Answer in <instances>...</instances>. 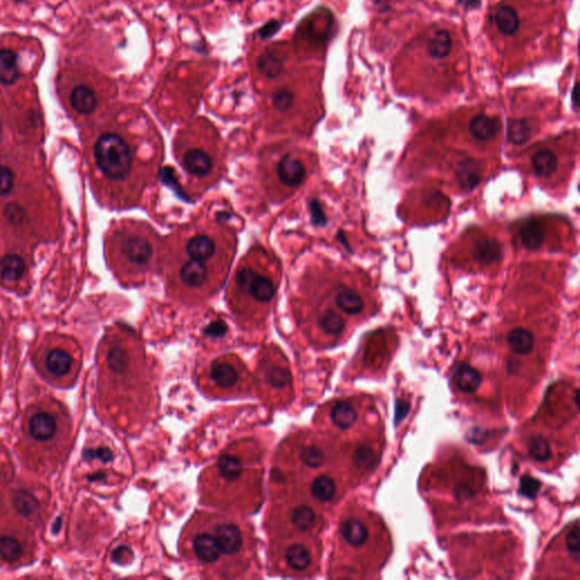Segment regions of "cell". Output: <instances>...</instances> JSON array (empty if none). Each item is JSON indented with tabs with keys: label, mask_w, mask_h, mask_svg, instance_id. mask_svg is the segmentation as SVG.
Segmentation results:
<instances>
[{
	"label": "cell",
	"mask_w": 580,
	"mask_h": 580,
	"mask_svg": "<svg viewBox=\"0 0 580 580\" xmlns=\"http://www.w3.org/2000/svg\"><path fill=\"white\" fill-rule=\"evenodd\" d=\"M501 252L502 250L498 242L482 239L475 246L474 257L483 264H492L500 259Z\"/></svg>",
	"instance_id": "4dcf8cb0"
},
{
	"label": "cell",
	"mask_w": 580,
	"mask_h": 580,
	"mask_svg": "<svg viewBox=\"0 0 580 580\" xmlns=\"http://www.w3.org/2000/svg\"><path fill=\"white\" fill-rule=\"evenodd\" d=\"M262 169L269 196L274 201H283L305 183L311 170V160L299 149L280 147L267 154Z\"/></svg>",
	"instance_id": "8992f818"
},
{
	"label": "cell",
	"mask_w": 580,
	"mask_h": 580,
	"mask_svg": "<svg viewBox=\"0 0 580 580\" xmlns=\"http://www.w3.org/2000/svg\"><path fill=\"white\" fill-rule=\"evenodd\" d=\"M353 461L360 471H371L377 464V456L371 448L362 445L353 451Z\"/></svg>",
	"instance_id": "d590c367"
},
{
	"label": "cell",
	"mask_w": 580,
	"mask_h": 580,
	"mask_svg": "<svg viewBox=\"0 0 580 580\" xmlns=\"http://www.w3.org/2000/svg\"><path fill=\"white\" fill-rule=\"evenodd\" d=\"M427 53L432 58L445 59L452 50V38L447 29L436 31L432 38L427 42Z\"/></svg>",
	"instance_id": "f1b7e54d"
},
{
	"label": "cell",
	"mask_w": 580,
	"mask_h": 580,
	"mask_svg": "<svg viewBox=\"0 0 580 580\" xmlns=\"http://www.w3.org/2000/svg\"><path fill=\"white\" fill-rule=\"evenodd\" d=\"M280 281V267L261 246L252 248L234 272L228 288V303L239 320L257 323L267 318Z\"/></svg>",
	"instance_id": "3957f363"
},
{
	"label": "cell",
	"mask_w": 580,
	"mask_h": 580,
	"mask_svg": "<svg viewBox=\"0 0 580 580\" xmlns=\"http://www.w3.org/2000/svg\"><path fill=\"white\" fill-rule=\"evenodd\" d=\"M494 21L499 31L507 36H513L520 25L518 14L513 7L508 5H500L495 9Z\"/></svg>",
	"instance_id": "7402d4cb"
},
{
	"label": "cell",
	"mask_w": 580,
	"mask_h": 580,
	"mask_svg": "<svg viewBox=\"0 0 580 580\" xmlns=\"http://www.w3.org/2000/svg\"><path fill=\"white\" fill-rule=\"evenodd\" d=\"M12 504L20 517L29 522H38L41 513V504L34 493L27 490H16L12 494Z\"/></svg>",
	"instance_id": "9a60e30c"
},
{
	"label": "cell",
	"mask_w": 580,
	"mask_h": 580,
	"mask_svg": "<svg viewBox=\"0 0 580 580\" xmlns=\"http://www.w3.org/2000/svg\"><path fill=\"white\" fill-rule=\"evenodd\" d=\"M20 79L18 58L14 51L0 49V83L5 86L14 84Z\"/></svg>",
	"instance_id": "4316f807"
},
{
	"label": "cell",
	"mask_w": 580,
	"mask_h": 580,
	"mask_svg": "<svg viewBox=\"0 0 580 580\" xmlns=\"http://www.w3.org/2000/svg\"><path fill=\"white\" fill-rule=\"evenodd\" d=\"M112 257L125 279L142 283L159 263V236L144 221H125L112 236Z\"/></svg>",
	"instance_id": "277c9868"
},
{
	"label": "cell",
	"mask_w": 580,
	"mask_h": 580,
	"mask_svg": "<svg viewBox=\"0 0 580 580\" xmlns=\"http://www.w3.org/2000/svg\"><path fill=\"white\" fill-rule=\"evenodd\" d=\"M25 262L16 254L6 255L0 259V279L5 283H15L23 277Z\"/></svg>",
	"instance_id": "484cf974"
},
{
	"label": "cell",
	"mask_w": 580,
	"mask_h": 580,
	"mask_svg": "<svg viewBox=\"0 0 580 580\" xmlns=\"http://www.w3.org/2000/svg\"><path fill=\"white\" fill-rule=\"evenodd\" d=\"M130 552L128 548H119L116 550L115 553H114V560H115L116 562L121 563L124 562L125 560H126L127 557H130Z\"/></svg>",
	"instance_id": "ee69618b"
},
{
	"label": "cell",
	"mask_w": 580,
	"mask_h": 580,
	"mask_svg": "<svg viewBox=\"0 0 580 580\" xmlns=\"http://www.w3.org/2000/svg\"><path fill=\"white\" fill-rule=\"evenodd\" d=\"M166 276L171 294L201 301L224 283L235 254L236 238L218 224H198L178 231L169 244Z\"/></svg>",
	"instance_id": "6da1fadb"
},
{
	"label": "cell",
	"mask_w": 580,
	"mask_h": 580,
	"mask_svg": "<svg viewBox=\"0 0 580 580\" xmlns=\"http://www.w3.org/2000/svg\"><path fill=\"white\" fill-rule=\"evenodd\" d=\"M84 459L92 461V460H100L101 463H110L114 459L112 451L106 445H99L95 448H90L84 452Z\"/></svg>",
	"instance_id": "60d3db41"
},
{
	"label": "cell",
	"mask_w": 580,
	"mask_h": 580,
	"mask_svg": "<svg viewBox=\"0 0 580 580\" xmlns=\"http://www.w3.org/2000/svg\"><path fill=\"white\" fill-rule=\"evenodd\" d=\"M316 322L318 330L331 338L342 336V333L345 331V318L340 313H338V311L330 309V307L323 309L322 311L318 309L316 313Z\"/></svg>",
	"instance_id": "2e32d148"
},
{
	"label": "cell",
	"mask_w": 580,
	"mask_h": 580,
	"mask_svg": "<svg viewBox=\"0 0 580 580\" xmlns=\"http://www.w3.org/2000/svg\"><path fill=\"white\" fill-rule=\"evenodd\" d=\"M339 530L342 539L353 548H360L367 541V528L358 519H347L342 522Z\"/></svg>",
	"instance_id": "d6986e66"
},
{
	"label": "cell",
	"mask_w": 580,
	"mask_h": 580,
	"mask_svg": "<svg viewBox=\"0 0 580 580\" xmlns=\"http://www.w3.org/2000/svg\"><path fill=\"white\" fill-rule=\"evenodd\" d=\"M71 104L74 110L81 115H90L97 108V97L91 88L79 86L72 92Z\"/></svg>",
	"instance_id": "ffe728a7"
},
{
	"label": "cell",
	"mask_w": 580,
	"mask_h": 580,
	"mask_svg": "<svg viewBox=\"0 0 580 580\" xmlns=\"http://www.w3.org/2000/svg\"><path fill=\"white\" fill-rule=\"evenodd\" d=\"M15 176L12 169L0 165V196H6L14 187Z\"/></svg>",
	"instance_id": "b9f144b4"
},
{
	"label": "cell",
	"mask_w": 580,
	"mask_h": 580,
	"mask_svg": "<svg viewBox=\"0 0 580 580\" xmlns=\"http://www.w3.org/2000/svg\"><path fill=\"white\" fill-rule=\"evenodd\" d=\"M25 550L20 539L11 535L0 537V560L3 562L16 563L23 559Z\"/></svg>",
	"instance_id": "f546056e"
},
{
	"label": "cell",
	"mask_w": 580,
	"mask_h": 580,
	"mask_svg": "<svg viewBox=\"0 0 580 580\" xmlns=\"http://www.w3.org/2000/svg\"><path fill=\"white\" fill-rule=\"evenodd\" d=\"M330 419L335 426L339 430L351 429L357 419V412L355 407L348 401H338L331 407Z\"/></svg>",
	"instance_id": "cb8c5ba5"
},
{
	"label": "cell",
	"mask_w": 580,
	"mask_h": 580,
	"mask_svg": "<svg viewBox=\"0 0 580 580\" xmlns=\"http://www.w3.org/2000/svg\"><path fill=\"white\" fill-rule=\"evenodd\" d=\"M528 452L539 463H545L551 458V448L542 436H532L527 442Z\"/></svg>",
	"instance_id": "e575fe53"
},
{
	"label": "cell",
	"mask_w": 580,
	"mask_h": 580,
	"mask_svg": "<svg viewBox=\"0 0 580 580\" xmlns=\"http://www.w3.org/2000/svg\"><path fill=\"white\" fill-rule=\"evenodd\" d=\"M333 304L338 311L347 316H357L363 312L365 302L362 295L349 286L339 285L331 292Z\"/></svg>",
	"instance_id": "4fadbf2b"
},
{
	"label": "cell",
	"mask_w": 580,
	"mask_h": 580,
	"mask_svg": "<svg viewBox=\"0 0 580 580\" xmlns=\"http://www.w3.org/2000/svg\"><path fill=\"white\" fill-rule=\"evenodd\" d=\"M227 331V325L224 322H213L210 324L208 329L205 330L206 335L211 337V338H221L224 336V333Z\"/></svg>",
	"instance_id": "7bdbcfd3"
},
{
	"label": "cell",
	"mask_w": 580,
	"mask_h": 580,
	"mask_svg": "<svg viewBox=\"0 0 580 580\" xmlns=\"http://www.w3.org/2000/svg\"><path fill=\"white\" fill-rule=\"evenodd\" d=\"M508 346L518 355H527L533 351L535 338L533 333L524 328H515L507 336Z\"/></svg>",
	"instance_id": "d4e9b609"
},
{
	"label": "cell",
	"mask_w": 580,
	"mask_h": 580,
	"mask_svg": "<svg viewBox=\"0 0 580 580\" xmlns=\"http://www.w3.org/2000/svg\"><path fill=\"white\" fill-rule=\"evenodd\" d=\"M566 546L568 550V553L572 559H574V562H579L580 560V532L579 526L576 525L568 534L566 537Z\"/></svg>",
	"instance_id": "ab89813d"
},
{
	"label": "cell",
	"mask_w": 580,
	"mask_h": 580,
	"mask_svg": "<svg viewBox=\"0 0 580 580\" xmlns=\"http://www.w3.org/2000/svg\"><path fill=\"white\" fill-rule=\"evenodd\" d=\"M246 377L244 366L234 357H221L210 366L209 379L213 389L224 393H233L242 389Z\"/></svg>",
	"instance_id": "9c48e42d"
},
{
	"label": "cell",
	"mask_w": 580,
	"mask_h": 580,
	"mask_svg": "<svg viewBox=\"0 0 580 580\" xmlns=\"http://www.w3.org/2000/svg\"><path fill=\"white\" fill-rule=\"evenodd\" d=\"M257 67L259 72L264 74L265 76H268L269 79H274L279 75L280 72L283 71V64L278 57L271 53H265L259 56Z\"/></svg>",
	"instance_id": "8d00e7d4"
},
{
	"label": "cell",
	"mask_w": 580,
	"mask_h": 580,
	"mask_svg": "<svg viewBox=\"0 0 580 580\" xmlns=\"http://www.w3.org/2000/svg\"><path fill=\"white\" fill-rule=\"evenodd\" d=\"M4 217L6 218L7 222H9L14 227H21L27 221L25 210L20 204L14 203V202L5 206Z\"/></svg>",
	"instance_id": "74e56055"
},
{
	"label": "cell",
	"mask_w": 580,
	"mask_h": 580,
	"mask_svg": "<svg viewBox=\"0 0 580 580\" xmlns=\"http://www.w3.org/2000/svg\"><path fill=\"white\" fill-rule=\"evenodd\" d=\"M180 163L191 187L203 191L219 180L224 165V151L215 130H185L174 144Z\"/></svg>",
	"instance_id": "5b68a950"
},
{
	"label": "cell",
	"mask_w": 580,
	"mask_h": 580,
	"mask_svg": "<svg viewBox=\"0 0 580 580\" xmlns=\"http://www.w3.org/2000/svg\"><path fill=\"white\" fill-rule=\"evenodd\" d=\"M272 104L274 109L285 112L292 108L294 104V95L287 88H279L272 95Z\"/></svg>",
	"instance_id": "f35d334b"
},
{
	"label": "cell",
	"mask_w": 580,
	"mask_h": 580,
	"mask_svg": "<svg viewBox=\"0 0 580 580\" xmlns=\"http://www.w3.org/2000/svg\"><path fill=\"white\" fill-rule=\"evenodd\" d=\"M522 245L528 250H537L544 242V229L539 222H530L520 230Z\"/></svg>",
	"instance_id": "1f68e13d"
},
{
	"label": "cell",
	"mask_w": 580,
	"mask_h": 580,
	"mask_svg": "<svg viewBox=\"0 0 580 580\" xmlns=\"http://www.w3.org/2000/svg\"><path fill=\"white\" fill-rule=\"evenodd\" d=\"M454 381L460 391L471 393L478 389L482 382V377L478 370L467 364H461L454 372Z\"/></svg>",
	"instance_id": "603a6c76"
},
{
	"label": "cell",
	"mask_w": 580,
	"mask_h": 580,
	"mask_svg": "<svg viewBox=\"0 0 580 580\" xmlns=\"http://www.w3.org/2000/svg\"><path fill=\"white\" fill-rule=\"evenodd\" d=\"M578 84L576 83L574 84V91H572V102H574V108H577L578 106V100H577V95H578Z\"/></svg>",
	"instance_id": "f6af8a7d"
},
{
	"label": "cell",
	"mask_w": 580,
	"mask_h": 580,
	"mask_svg": "<svg viewBox=\"0 0 580 580\" xmlns=\"http://www.w3.org/2000/svg\"><path fill=\"white\" fill-rule=\"evenodd\" d=\"M263 380L270 390H279L285 391L289 390L292 384L290 372L287 367L286 363L270 362V360H264L262 363Z\"/></svg>",
	"instance_id": "5bb4252c"
},
{
	"label": "cell",
	"mask_w": 580,
	"mask_h": 580,
	"mask_svg": "<svg viewBox=\"0 0 580 580\" xmlns=\"http://www.w3.org/2000/svg\"><path fill=\"white\" fill-rule=\"evenodd\" d=\"M189 550L198 562L208 567L224 562L218 541L210 526L198 528L189 537Z\"/></svg>",
	"instance_id": "30bf717a"
},
{
	"label": "cell",
	"mask_w": 580,
	"mask_h": 580,
	"mask_svg": "<svg viewBox=\"0 0 580 580\" xmlns=\"http://www.w3.org/2000/svg\"><path fill=\"white\" fill-rule=\"evenodd\" d=\"M93 156L101 175L123 194V203L134 205L156 180L163 145L154 130L136 141L121 133H103L95 142Z\"/></svg>",
	"instance_id": "7a4b0ae2"
},
{
	"label": "cell",
	"mask_w": 580,
	"mask_h": 580,
	"mask_svg": "<svg viewBox=\"0 0 580 580\" xmlns=\"http://www.w3.org/2000/svg\"><path fill=\"white\" fill-rule=\"evenodd\" d=\"M299 458L304 466L309 468H318L324 465L327 456L325 452L316 445H304L299 449Z\"/></svg>",
	"instance_id": "836d02e7"
},
{
	"label": "cell",
	"mask_w": 580,
	"mask_h": 580,
	"mask_svg": "<svg viewBox=\"0 0 580 580\" xmlns=\"http://www.w3.org/2000/svg\"><path fill=\"white\" fill-rule=\"evenodd\" d=\"M289 522L298 532H309L313 530L318 522V515L311 506L298 504L289 511Z\"/></svg>",
	"instance_id": "ac0fdd59"
},
{
	"label": "cell",
	"mask_w": 580,
	"mask_h": 580,
	"mask_svg": "<svg viewBox=\"0 0 580 580\" xmlns=\"http://www.w3.org/2000/svg\"><path fill=\"white\" fill-rule=\"evenodd\" d=\"M500 130L501 121L498 117L478 115L473 118L469 124V132L478 141H490L494 139Z\"/></svg>",
	"instance_id": "e0dca14e"
},
{
	"label": "cell",
	"mask_w": 580,
	"mask_h": 580,
	"mask_svg": "<svg viewBox=\"0 0 580 580\" xmlns=\"http://www.w3.org/2000/svg\"><path fill=\"white\" fill-rule=\"evenodd\" d=\"M309 492L314 500L322 504H328L336 497L337 485L332 478L327 475H320L314 478L309 485Z\"/></svg>",
	"instance_id": "83f0119b"
},
{
	"label": "cell",
	"mask_w": 580,
	"mask_h": 580,
	"mask_svg": "<svg viewBox=\"0 0 580 580\" xmlns=\"http://www.w3.org/2000/svg\"><path fill=\"white\" fill-rule=\"evenodd\" d=\"M559 166L557 154L548 149L537 151L532 158V167L537 177L548 178L557 171Z\"/></svg>",
	"instance_id": "44dd1931"
},
{
	"label": "cell",
	"mask_w": 580,
	"mask_h": 580,
	"mask_svg": "<svg viewBox=\"0 0 580 580\" xmlns=\"http://www.w3.org/2000/svg\"><path fill=\"white\" fill-rule=\"evenodd\" d=\"M24 434L39 448H51L64 433V419L55 408L40 405L29 410L24 421Z\"/></svg>",
	"instance_id": "52a82bcc"
},
{
	"label": "cell",
	"mask_w": 580,
	"mask_h": 580,
	"mask_svg": "<svg viewBox=\"0 0 580 580\" xmlns=\"http://www.w3.org/2000/svg\"><path fill=\"white\" fill-rule=\"evenodd\" d=\"M533 128L526 119H513L508 124V140L513 144L522 145L530 141Z\"/></svg>",
	"instance_id": "d6a6232c"
},
{
	"label": "cell",
	"mask_w": 580,
	"mask_h": 580,
	"mask_svg": "<svg viewBox=\"0 0 580 580\" xmlns=\"http://www.w3.org/2000/svg\"><path fill=\"white\" fill-rule=\"evenodd\" d=\"M41 368L51 380H72L73 375L77 372V362L71 351L66 348L53 347L42 356Z\"/></svg>",
	"instance_id": "8fae6325"
},
{
	"label": "cell",
	"mask_w": 580,
	"mask_h": 580,
	"mask_svg": "<svg viewBox=\"0 0 580 580\" xmlns=\"http://www.w3.org/2000/svg\"><path fill=\"white\" fill-rule=\"evenodd\" d=\"M283 560L287 570L294 574H304L312 568L314 563L312 548L305 543L295 541L287 543L283 548Z\"/></svg>",
	"instance_id": "7c38bea8"
},
{
	"label": "cell",
	"mask_w": 580,
	"mask_h": 580,
	"mask_svg": "<svg viewBox=\"0 0 580 580\" xmlns=\"http://www.w3.org/2000/svg\"><path fill=\"white\" fill-rule=\"evenodd\" d=\"M218 541L224 560L239 559L248 548V537L237 522L227 518H213L210 526Z\"/></svg>",
	"instance_id": "ba28073f"
}]
</instances>
